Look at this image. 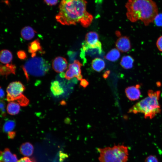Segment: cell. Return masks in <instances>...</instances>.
I'll return each instance as SVG.
<instances>
[{
    "label": "cell",
    "mask_w": 162,
    "mask_h": 162,
    "mask_svg": "<svg viewBox=\"0 0 162 162\" xmlns=\"http://www.w3.org/2000/svg\"><path fill=\"white\" fill-rule=\"evenodd\" d=\"M87 3L86 0H62L55 17L56 21L64 25L80 23L84 27H88L93 16L87 10Z\"/></svg>",
    "instance_id": "1"
},
{
    "label": "cell",
    "mask_w": 162,
    "mask_h": 162,
    "mask_svg": "<svg viewBox=\"0 0 162 162\" xmlns=\"http://www.w3.org/2000/svg\"><path fill=\"white\" fill-rule=\"evenodd\" d=\"M126 16L132 22L139 20L146 26L153 22L158 13V9L153 0H128L125 5Z\"/></svg>",
    "instance_id": "2"
},
{
    "label": "cell",
    "mask_w": 162,
    "mask_h": 162,
    "mask_svg": "<svg viewBox=\"0 0 162 162\" xmlns=\"http://www.w3.org/2000/svg\"><path fill=\"white\" fill-rule=\"evenodd\" d=\"M160 91L149 90L148 96L136 103L128 110L129 113H142L145 118L152 119L161 111L159 100Z\"/></svg>",
    "instance_id": "3"
},
{
    "label": "cell",
    "mask_w": 162,
    "mask_h": 162,
    "mask_svg": "<svg viewBox=\"0 0 162 162\" xmlns=\"http://www.w3.org/2000/svg\"><path fill=\"white\" fill-rule=\"evenodd\" d=\"M100 162H127L128 158V147L123 145L99 148Z\"/></svg>",
    "instance_id": "4"
},
{
    "label": "cell",
    "mask_w": 162,
    "mask_h": 162,
    "mask_svg": "<svg viewBox=\"0 0 162 162\" xmlns=\"http://www.w3.org/2000/svg\"><path fill=\"white\" fill-rule=\"evenodd\" d=\"M50 65L43 58L34 57L27 60L22 66L27 80L29 76H41L44 75L49 70Z\"/></svg>",
    "instance_id": "5"
},
{
    "label": "cell",
    "mask_w": 162,
    "mask_h": 162,
    "mask_svg": "<svg viewBox=\"0 0 162 162\" xmlns=\"http://www.w3.org/2000/svg\"><path fill=\"white\" fill-rule=\"evenodd\" d=\"M25 87L20 81L11 82L8 86L7 89V100L8 102L16 100L21 106H26L28 100L23 94Z\"/></svg>",
    "instance_id": "6"
},
{
    "label": "cell",
    "mask_w": 162,
    "mask_h": 162,
    "mask_svg": "<svg viewBox=\"0 0 162 162\" xmlns=\"http://www.w3.org/2000/svg\"><path fill=\"white\" fill-rule=\"evenodd\" d=\"M82 65L79 61L75 60L73 63L69 64L68 69L65 74V78L69 80L74 77H76L78 80H81L82 78L81 70Z\"/></svg>",
    "instance_id": "7"
},
{
    "label": "cell",
    "mask_w": 162,
    "mask_h": 162,
    "mask_svg": "<svg viewBox=\"0 0 162 162\" xmlns=\"http://www.w3.org/2000/svg\"><path fill=\"white\" fill-rule=\"evenodd\" d=\"M2 124L3 131L7 134L8 138H14L16 135V132L14 131L16 126L15 121L8 118H5L2 121Z\"/></svg>",
    "instance_id": "8"
},
{
    "label": "cell",
    "mask_w": 162,
    "mask_h": 162,
    "mask_svg": "<svg viewBox=\"0 0 162 162\" xmlns=\"http://www.w3.org/2000/svg\"><path fill=\"white\" fill-rule=\"evenodd\" d=\"M140 86V85L138 84L134 86H128L125 88V93L129 100L135 101L139 99L141 95Z\"/></svg>",
    "instance_id": "9"
},
{
    "label": "cell",
    "mask_w": 162,
    "mask_h": 162,
    "mask_svg": "<svg viewBox=\"0 0 162 162\" xmlns=\"http://www.w3.org/2000/svg\"><path fill=\"white\" fill-rule=\"evenodd\" d=\"M52 67L57 73H62L67 68L68 62L67 59L62 56L56 57L52 62Z\"/></svg>",
    "instance_id": "10"
},
{
    "label": "cell",
    "mask_w": 162,
    "mask_h": 162,
    "mask_svg": "<svg viewBox=\"0 0 162 162\" xmlns=\"http://www.w3.org/2000/svg\"><path fill=\"white\" fill-rule=\"evenodd\" d=\"M82 51L91 56H95L101 54L102 52V44L92 46L88 45L85 41L82 44ZM84 52V53H85Z\"/></svg>",
    "instance_id": "11"
},
{
    "label": "cell",
    "mask_w": 162,
    "mask_h": 162,
    "mask_svg": "<svg viewBox=\"0 0 162 162\" xmlns=\"http://www.w3.org/2000/svg\"><path fill=\"white\" fill-rule=\"evenodd\" d=\"M117 49L122 52H127L131 48V44L129 38L126 36H122L117 40L116 44Z\"/></svg>",
    "instance_id": "12"
},
{
    "label": "cell",
    "mask_w": 162,
    "mask_h": 162,
    "mask_svg": "<svg viewBox=\"0 0 162 162\" xmlns=\"http://www.w3.org/2000/svg\"><path fill=\"white\" fill-rule=\"evenodd\" d=\"M16 154L12 153L8 148L0 152V162H17Z\"/></svg>",
    "instance_id": "13"
},
{
    "label": "cell",
    "mask_w": 162,
    "mask_h": 162,
    "mask_svg": "<svg viewBox=\"0 0 162 162\" xmlns=\"http://www.w3.org/2000/svg\"><path fill=\"white\" fill-rule=\"evenodd\" d=\"M85 42L89 45L96 46L101 44L99 40V36L95 32L91 31L87 33L85 36Z\"/></svg>",
    "instance_id": "14"
},
{
    "label": "cell",
    "mask_w": 162,
    "mask_h": 162,
    "mask_svg": "<svg viewBox=\"0 0 162 162\" xmlns=\"http://www.w3.org/2000/svg\"><path fill=\"white\" fill-rule=\"evenodd\" d=\"M16 69V65L12 63L0 64V76H5L7 78L10 74H15Z\"/></svg>",
    "instance_id": "15"
},
{
    "label": "cell",
    "mask_w": 162,
    "mask_h": 162,
    "mask_svg": "<svg viewBox=\"0 0 162 162\" xmlns=\"http://www.w3.org/2000/svg\"><path fill=\"white\" fill-rule=\"evenodd\" d=\"M28 50L31 54L32 57H35L37 52L42 53V49L40 40L37 39L30 43L28 45Z\"/></svg>",
    "instance_id": "16"
},
{
    "label": "cell",
    "mask_w": 162,
    "mask_h": 162,
    "mask_svg": "<svg viewBox=\"0 0 162 162\" xmlns=\"http://www.w3.org/2000/svg\"><path fill=\"white\" fill-rule=\"evenodd\" d=\"M36 32L32 27L26 26L23 28L21 31V35L25 40H29L35 36Z\"/></svg>",
    "instance_id": "17"
},
{
    "label": "cell",
    "mask_w": 162,
    "mask_h": 162,
    "mask_svg": "<svg viewBox=\"0 0 162 162\" xmlns=\"http://www.w3.org/2000/svg\"><path fill=\"white\" fill-rule=\"evenodd\" d=\"M13 56L11 52L7 49L0 51V62L3 64H9L12 61Z\"/></svg>",
    "instance_id": "18"
},
{
    "label": "cell",
    "mask_w": 162,
    "mask_h": 162,
    "mask_svg": "<svg viewBox=\"0 0 162 162\" xmlns=\"http://www.w3.org/2000/svg\"><path fill=\"white\" fill-rule=\"evenodd\" d=\"M21 153L24 156L28 157L32 155L34 151L33 145L30 143L26 142L23 143L20 148Z\"/></svg>",
    "instance_id": "19"
},
{
    "label": "cell",
    "mask_w": 162,
    "mask_h": 162,
    "mask_svg": "<svg viewBox=\"0 0 162 162\" xmlns=\"http://www.w3.org/2000/svg\"><path fill=\"white\" fill-rule=\"evenodd\" d=\"M92 66L94 70L99 72L104 68L105 63L103 59L99 58H96L92 61Z\"/></svg>",
    "instance_id": "20"
},
{
    "label": "cell",
    "mask_w": 162,
    "mask_h": 162,
    "mask_svg": "<svg viewBox=\"0 0 162 162\" xmlns=\"http://www.w3.org/2000/svg\"><path fill=\"white\" fill-rule=\"evenodd\" d=\"M20 104L14 101L10 102L7 106V111L8 113L12 115L17 114L20 110Z\"/></svg>",
    "instance_id": "21"
},
{
    "label": "cell",
    "mask_w": 162,
    "mask_h": 162,
    "mask_svg": "<svg viewBox=\"0 0 162 162\" xmlns=\"http://www.w3.org/2000/svg\"><path fill=\"white\" fill-rule=\"evenodd\" d=\"M134 61V59L131 56L127 55L122 57L120 64L123 68L129 69L133 67Z\"/></svg>",
    "instance_id": "22"
},
{
    "label": "cell",
    "mask_w": 162,
    "mask_h": 162,
    "mask_svg": "<svg viewBox=\"0 0 162 162\" xmlns=\"http://www.w3.org/2000/svg\"><path fill=\"white\" fill-rule=\"evenodd\" d=\"M120 56L119 51L116 48H114L110 51L104 57L105 58L110 61L115 62Z\"/></svg>",
    "instance_id": "23"
},
{
    "label": "cell",
    "mask_w": 162,
    "mask_h": 162,
    "mask_svg": "<svg viewBox=\"0 0 162 162\" xmlns=\"http://www.w3.org/2000/svg\"><path fill=\"white\" fill-rule=\"evenodd\" d=\"M50 89L52 93L55 96L61 95L64 92L63 89L57 81H54L52 82Z\"/></svg>",
    "instance_id": "24"
},
{
    "label": "cell",
    "mask_w": 162,
    "mask_h": 162,
    "mask_svg": "<svg viewBox=\"0 0 162 162\" xmlns=\"http://www.w3.org/2000/svg\"><path fill=\"white\" fill-rule=\"evenodd\" d=\"M5 107L6 104L5 102L3 100L0 99V114L1 117H4L6 115Z\"/></svg>",
    "instance_id": "25"
},
{
    "label": "cell",
    "mask_w": 162,
    "mask_h": 162,
    "mask_svg": "<svg viewBox=\"0 0 162 162\" xmlns=\"http://www.w3.org/2000/svg\"><path fill=\"white\" fill-rule=\"evenodd\" d=\"M153 22L157 26H162V14L158 13L155 17Z\"/></svg>",
    "instance_id": "26"
},
{
    "label": "cell",
    "mask_w": 162,
    "mask_h": 162,
    "mask_svg": "<svg viewBox=\"0 0 162 162\" xmlns=\"http://www.w3.org/2000/svg\"><path fill=\"white\" fill-rule=\"evenodd\" d=\"M17 55L18 58L21 60H24L27 57L26 52L22 50L18 51L17 52Z\"/></svg>",
    "instance_id": "27"
},
{
    "label": "cell",
    "mask_w": 162,
    "mask_h": 162,
    "mask_svg": "<svg viewBox=\"0 0 162 162\" xmlns=\"http://www.w3.org/2000/svg\"><path fill=\"white\" fill-rule=\"evenodd\" d=\"M144 162H159L157 158L154 155H150L145 159Z\"/></svg>",
    "instance_id": "28"
},
{
    "label": "cell",
    "mask_w": 162,
    "mask_h": 162,
    "mask_svg": "<svg viewBox=\"0 0 162 162\" xmlns=\"http://www.w3.org/2000/svg\"><path fill=\"white\" fill-rule=\"evenodd\" d=\"M156 45L158 50L162 52V35L158 38L156 42Z\"/></svg>",
    "instance_id": "29"
},
{
    "label": "cell",
    "mask_w": 162,
    "mask_h": 162,
    "mask_svg": "<svg viewBox=\"0 0 162 162\" xmlns=\"http://www.w3.org/2000/svg\"><path fill=\"white\" fill-rule=\"evenodd\" d=\"M58 0H44L48 5L52 6L56 5L58 2Z\"/></svg>",
    "instance_id": "30"
},
{
    "label": "cell",
    "mask_w": 162,
    "mask_h": 162,
    "mask_svg": "<svg viewBox=\"0 0 162 162\" xmlns=\"http://www.w3.org/2000/svg\"><path fill=\"white\" fill-rule=\"evenodd\" d=\"M17 162H35L34 160L28 157H25L20 159Z\"/></svg>",
    "instance_id": "31"
},
{
    "label": "cell",
    "mask_w": 162,
    "mask_h": 162,
    "mask_svg": "<svg viewBox=\"0 0 162 162\" xmlns=\"http://www.w3.org/2000/svg\"><path fill=\"white\" fill-rule=\"evenodd\" d=\"M88 84V81L85 79H82L80 80V85L83 88H86Z\"/></svg>",
    "instance_id": "32"
},
{
    "label": "cell",
    "mask_w": 162,
    "mask_h": 162,
    "mask_svg": "<svg viewBox=\"0 0 162 162\" xmlns=\"http://www.w3.org/2000/svg\"><path fill=\"white\" fill-rule=\"evenodd\" d=\"M5 92L3 89L0 86V99L4 98L5 96Z\"/></svg>",
    "instance_id": "33"
},
{
    "label": "cell",
    "mask_w": 162,
    "mask_h": 162,
    "mask_svg": "<svg viewBox=\"0 0 162 162\" xmlns=\"http://www.w3.org/2000/svg\"><path fill=\"white\" fill-rule=\"evenodd\" d=\"M60 158H61V159H64L66 157V155L65 154H64V153H61L60 154Z\"/></svg>",
    "instance_id": "34"
},
{
    "label": "cell",
    "mask_w": 162,
    "mask_h": 162,
    "mask_svg": "<svg viewBox=\"0 0 162 162\" xmlns=\"http://www.w3.org/2000/svg\"><path fill=\"white\" fill-rule=\"evenodd\" d=\"M109 71H107L106 73H105L103 75V76L104 78H106V77H107L109 75Z\"/></svg>",
    "instance_id": "35"
}]
</instances>
